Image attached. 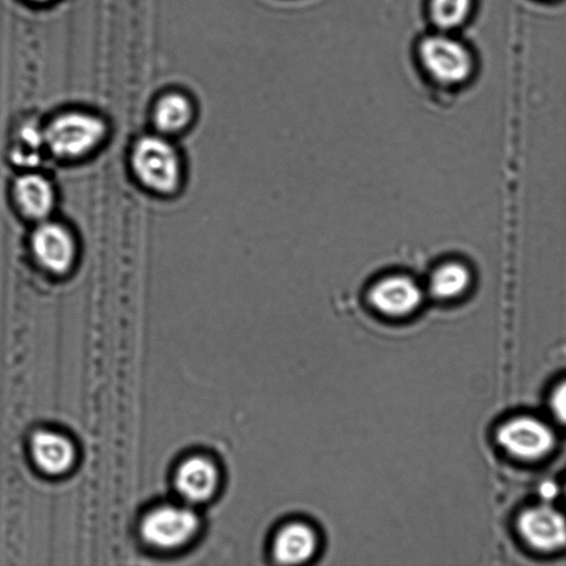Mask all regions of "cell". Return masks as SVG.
I'll list each match as a JSON object with an SVG mask.
<instances>
[{
    "mask_svg": "<svg viewBox=\"0 0 566 566\" xmlns=\"http://www.w3.org/2000/svg\"><path fill=\"white\" fill-rule=\"evenodd\" d=\"M538 494L544 503H553L559 494L558 485L553 481H544L538 486Z\"/></svg>",
    "mask_w": 566,
    "mask_h": 566,
    "instance_id": "e0dca14e",
    "label": "cell"
},
{
    "mask_svg": "<svg viewBox=\"0 0 566 566\" xmlns=\"http://www.w3.org/2000/svg\"><path fill=\"white\" fill-rule=\"evenodd\" d=\"M564 491H565V496H566V484H565Z\"/></svg>",
    "mask_w": 566,
    "mask_h": 566,
    "instance_id": "d6986e66",
    "label": "cell"
},
{
    "mask_svg": "<svg viewBox=\"0 0 566 566\" xmlns=\"http://www.w3.org/2000/svg\"><path fill=\"white\" fill-rule=\"evenodd\" d=\"M499 446L521 461H538L556 446V434L544 420L522 415L503 422L495 434Z\"/></svg>",
    "mask_w": 566,
    "mask_h": 566,
    "instance_id": "277c9868",
    "label": "cell"
},
{
    "mask_svg": "<svg viewBox=\"0 0 566 566\" xmlns=\"http://www.w3.org/2000/svg\"><path fill=\"white\" fill-rule=\"evenodd\" d=\"M412 63L419 74L438 87H455L472 75L471 51L453 33L429 30L412 44Z\"/></svg>",
    "mask_w": 566,
    "mask_h": 566,
    "instance_id": "6da1fadb",
    "label": "cell"
},
{
    "mask_svg": "<svg viewBox=\"0 0 566 566\" xmlns=\"http://www.w3.org/2000/svg\"><path fill=\"white\" fill-rule=\"evenodd\" d=\"M31 455L44 473L57 475L66 472L74 462V448L64 436L39 431L31 440Z\"/></svg>",
    "mask_w": 566,
    "mask_h": 566,
    "instance_id": "7c38bea8",
    "label": "cell"
},
{
    "mask_svg": "<svg viewBox=\"0 0 566 566\" xmlns=\"http://www.w3.org/2000/svg\"><path fill=\"white\" fill-rule=\"evenodd\" d=\"M472 284L470 268L458 260L446 261L429 276L428 292L440 301H452L464 295Z\"/></svg>",
    "mask_w": 566,
    "mask_h": 566,
    "instance_id": "5bb4252c",
    "label": "cell"
},
{
    "mask_svg": "<svg viewBox=\"0 0 566 566\" xmlns=\"http://www.w3.org/2000/svg\"><path fill=\"white\" fill-rule=\"evenodd\" d=\"M216 465L207 458L195 455L178 467L175 475L180 495L190 502H203L212 496L218 486Z\"/></svg>",
    "mask_w": 566,
    "mask_h": 566,
    "instance_id": "30bf717a",
    "label": "cell"
},
{
    "mask_svg": "<svg viewBox=\"0 0 566 566\" xmlns=\"http://www.w3.org/2000/svg\"><path fill=\"white\" fill-rule=\"evenodd\" d=\"M473 0H424L423 12L430 30L454 33L470 17Z\"/></svg>",
    "mask_w": 566,
    "mask_h": 566,
    "instance_id": "9a60e30c",
    "label": "cell"
},
{
    "mask_svg": "<svg viewBox=\"0 0 566 566\" xmlns=\"http://www.w3.org/2000/svg\"><path fill=\"white\" fill-rule=\"evenodd\" d=\"M198 517L189 509L161 506L145 516L142 535L145 541L161 549L182 546L196 534Z\"/></svg>",
    "mask_w": 566,
    "mask_h": 566,
    "instance_id": "52a82bcc",
    "label": "cell"
},
{
    "mask_svg": "<svg viewBox=\"0 0 566 566\" xmlns=\"http://www.w3.org/2000/svg\"><path fill=\"white\" fill-rule=\"evenodd\" d=\"M424 291L407 274H389L375 282L368 292L370 305L388 317H405L422 304Z\"/></svg>",
    "mask_w": 566,
    "mask_h": 566,
    "instance_id": "ba28073f",
    "label": "cell"
},
{
    "mask_svg": "<svg viewBox=\"0 0 566 566\" xmlns=\"http://www.w3.org/2000/svg\"><path fill=\"white\" fill-rule=\"evenodd\" d=\"M317 548L314 530L302 522L285 524L273 541V556L281 564H301L308 560Z\"/></svg>",
    "mask_w": 566,
    "mask_h": 566,
    "instance_id": "8fae6325",
    "label": "cell"
},
{
    "mask_svg": "<svg viewBox=\"0 0 566 566\" xmlns=\"http://www.w3.org/2000/svg\"><path fill=\"white\" fill-rule=\"evenodd\" d=\"M106 135L104 120L82 111L61 113L42 128L44 147L63 160H75L92 154Z\"/></svg>",
    "mask_w": 566,
    "mask_h": 566,
    "instance_id": "3957f363",
    "label": "cell"
},
{
    "mask_svg": "<svg viewBox=\"0 0 566 566\" xmlns=\"http://www.w3.org/2000/svg\"><path fill=\"white\" fill-rule=\"evenodd\" d=\"M30 247L36 263L53 275L66 274L75 264L76 240L63 223L50 219L38 222L30 238Z\"/></svg>",
    "mask_w": 566,
    "mask_h": 566,
    "instance_id": "5b68a950",
    "label": "cell"
},
{
    "mask_svg": "<svg viewBox=\"0 0 566 566\" xmlns=\"http://www.w3.org/2000/svg\"><path fill=\"white\" fill-rule=\"evenodd\" d=\"M12 197L18 211L36 222L49 219L56 200L50 179L36 171H25L14 179Z\"/></svg>",
    "mask_w": 566,
    "mask_h": 566,
    "instance_id": "9c48e42d",
    "label": "cell"
},
{
    "mask_svg": "<svg viewBox=\"0 0 566 566\" xmlns=\"http://www.w3.org/2000/svg\"><path fill=\"white\" fill-rule=\"evenodd\" d=\"M193 114V105L186 95L170 92L157 99L153 109V122L158 134L169 136L186 130Z\"/></svg>",
    "mask_w": 566,
    "mask_h": 566,
    "instance_id": "4fadbf2b",
    "label": "cell"
},
{
    "mask_svg": "<svg viewBox=\"0 0 566 566\" xmlns=\"http://www.w3.org/2000/svg\"><path fill=\"white\" fill-rule=\"evenodd\" d=\"M548 406L553 418L558 423L566 426V379L558 382L552 390Z\"/></svg>",
    "mask_w": 566,
    "mask_h": 566,
    "instance_id": "2e32d148",
    "label": "cell"
},
{
    "mask_svg": "<svg viewBox=\"0 0 566 566\" xmlns=\"http://www.w3.org/2000/svg\"><path fill=\"white\" fill-rule=\"evenodd\" d=\"M516 526L523 541L535 551L551 553L566 546V515L552 503L524 509Z\"/></svg>",
    "mask_w": 566,
    "mask_h": 566,
    "instance_id": "8992f818",
    "label": "cell"
},
{
    "mask_svg": "<svg viewBox=\"0 0 566 566\" xmlns=\"http://www.w3.org/2000/svg\"><path fill=\"white\" fill-rule=\"evenodd\" d=\"M31 1H33V2H38V3H43V2H48V1H50V0H31Z\"/></svg>",
    "mask_w": 566,
    "mask_h": 566,
    "instance_id": "ac0fdd59",
    "label": "cell"
},
{
    "mask_svg": "<svg viewBox=\"0 0 566 566\" xmlns=\"http://www.w3.org/2000/svg\"><path fill=\"white\" fill-rule=\"evenodd\" d=\"M130 167L137 181L157 195H171L182 178V164L177 148L161 134L145 135L130 151Z\"/></svg>",
    "mask_w": 566,
    "mask_h": 566,
    "instance_id": "7a4b0ae2",
    "label": "cell"
}]
</instances>
